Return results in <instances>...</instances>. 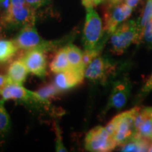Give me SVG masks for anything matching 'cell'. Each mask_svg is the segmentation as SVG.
<instances>
[{
    "label": "cell",
    "instance_id": "obj_1",
    "mask_svg": "<svg viewBox=\"0 0 152 152\" xmlns=\"http://www.w3.org/2000/svg\"><path fill=\"white\" fill-rule=\"evenodd\" d=\"M141 107L136 106L128 111L122 112L115 116L106 126L113 137L117 146L126 142L135 132V119Z\"/></svg>",
    "mask_w": 152,
    "mask_h": 152
},
{
    "label": "cell",
    "instance_id": "obj_2",
    "mask_svg": "<svg viewBox=\"0 0 152 152\" xmlns=\"http://www.w3.org/2000/svg\"><path fill=\"white\" fill-rule=\"evenodd\" d=\"M104 30L102 20L93 7L86 8V19L83 30V42L85 50L103 48L109 35L104 37Z\"/></svg>",
    "mask_w": 152,
    "mask_h": 152
},
{
    "label": "cell",
    "instance_id": "obj_3",
    "mask_svg": "<svg viewBox=\"0 0 152 152\" xmlns=\"http://www.w3.org/2000/svg\"><path fill=\"white\" fill-rule=\"evenodd\" d=\"M141 42V33L137 20H129L119 25L111 35V50L113 54L121 55L132 44Z\"/></svg>",
    "mask_w": 152,
    "mask_h": 152
},
{
    "label": "cell",
    "instance_id": "obj_4",
    "mask_svg": "<svg viewBox=\"0 0 152 152\" xmlns=\"http://www.w3.org/2000/svg\"><path fill=\"white\" fill-rule=\"evenodd\" d=\"M117 71V64L107 56H98L85 67V77L92 82L105 84Z\"/></svg>",
    "mask_w": 152,
    "mask_h": 152
},
{
    "label": "cell",
    "instance_id": "obj_5",
    "mask_svg": "<svg viewBox=\"0 0 152 152\" xmlns=\"http://www.w3.org/2000/svg\"><path fill=\"white\" fill-rule=\"evenodd\" d=\"M4 20L11 28H23L35 23L34 9L26 1L11 3L9 9L5 11Z\"/></svg>",
    "mask_w": 152,
    "mask_h": 152
},
{
    "label": "cell",
    "instance_id": "obj_6",
    "mask_svg": "<svg viewBox=\"0 0 152 152\" xmlns=\"http://www.w3.org/2000/svg\"><path fill=\"white\" fill-rule=\"evenodd\" d=\"M13 41L16 44L18 49L27 51L33 49H39L46 52L54 48V43L45 40L38 34L35 23L22 28L21 30Z\"/></svg>",
    "mask_w": 152,
    "mask_h": 152
},
{
    "label": "cell",
    "instance_id": "obj_7",
    "mask_svg": "<svg viewBox=\"0 0 152 152\" xmlns=\"http://www.w3.org/2000/svg\"><path fill=\"white\" fill-rule=\"evenodd\" d=\"M117 147L113 137L106 128L96 126L89 131L85 139V147L92 152H109Z\"/></svg>",
    "mask_w": 152,
    "mask_h": 152
},
{
    "label": "cell",
    "instance_id": "obj_8",
    "mask_svg": "<svg viewBox=\"0 0 152 152\" xmlns=\"http://www.w3.org/2000/svg\"><path fill=\"white\" fill-rule=\"evenodd\" d=\"M132 11V9L125 3L121 2L113 6L106 4L104 14V32L111 36L119 25L130 16Z\"/></svg>",
    "mask_w": 152,
    "mask_h": 152
},
{
    "label": "cell",
    "instance_id": "obj_9",
    "mask_svg": "<svg viewBox=\"0 0 152 152\" xmlns=\"http://www.w3.org/2000/svg\"><path fill=\"white\" fill-rule=\"evenodd\" d=\"M132 84L128 77H123L113 83L106 109L121 110L126 104L130 96Z\"/></svg>",
    "mask_w": 152,
    "mask_h": 152
},
{
    "label": "cell",
    "instance_id": "obj_10",
    "mask_svg": "<svg viewBox=\"0 0 152 152\" xmlns=\"http://www.w3.org/2000/svg\"><path fill=\"white\" fill-rule=\"evenodd\" d=\"M44 52L39 49H30L22 58L28 72L42 79L47 74V58Z\"/></svg>",
    "mask_w": 152,
    "mask_h": 152
},
{
    "label": "cell",
    "instance_id": "obj_11",
    "mask_svg": "<svg viewBox=\"0 0 152 152\" xmlns=\"http://www.w3.org/2000/svg\"><path fill=\"white\" fill-rule=\"evenodd\" d=\"M0 95L4 101L16 100L24 103H37L35 92L25 88L21 85L9 83L0 90Z\"/></svg>",
    "mask_w": 152,
    "mask_h": 152
},
{
    "label": "cell",
    "instance_id": "obj_12",
    "mask_svg": "<svg viewBox=\"0 0 152 152\" xmlns=\"http://www.w3.org/2000/svg\"><path fill=\"white\" fill-rule=\"evenodd\" d=\"M84 77L85 71L71 68L56 73L54 83L61 91H64L78 85L83 82Z\"/></svg>",
    "mask_w": 152,
    "mask_h": 152
},
{
    "label": "cell",
    "instance_id": "obj_13",
    "mask_svg": "<svg viewBox=\"0 0 152 152\" xmlns=\"http://www.w3.org/2000/svg\"><path fill=\"white\" fill-rule=\"evenodd\" d=\"M28 72L23 58L13 61L9 66L7 73L9 83L23 85L27 78Z\"/></svg>",
    "mask_w": 152,
    "mask_h": 152
},
{
    "label": "cell",
    "instance_id": "obj_14",
    "mask_svg": "<svg viewBox=\"0 0 152 152\" xmlns=\"http://www.w3.org/2000/svg\"><path fill=\"white\" fill-rule=\"evenodd\" d=\"M150 143H151V140L149 139L144 137L140 135L137 132H134L128 141L121 145V151H148Z\"/></svg>",
    "mask_w": 152,
    "mask_h": 152
},
{
    "label": "cell",
    "instance_id": "obj_15",
    "mask_svg": "<svg viewBox=\"0 0 152 152\" xmlns=\"http://www.w3.org/2000/svg\"><path fill=\"white\" fill-rule=\"evenodd\" d=\"M71 68L68 59L67 48L65 46L61 48L55 54L50 64V69L52 72L56 74L66 71Z\"/></svg>",
    "mask_w": 152,
    "mask_h": 152
},
{
    "label": "cell",
    "instance_id": "obj_16",
    "mask_svg": "<svg viewBox=\"0 0 152 152\" xmlns=\"http://www.w3.org/2000/svg\"><path fill=\"white\" fill-rule=\"evenodd\" d=\"M68 59L71 68L85 71V66L83 61V52L78 47L73 44L66 45Z\"/></svg>",
    "mask_w": 152,
    "mask_h": 152
},
{
    "label": "cell",
    "instance_id": "obj_17",
    "mask_svg": "<svg viewBox=\"0 0 152 152\" xmlns=\"http://www.w3.org/2000/svg\"><path fill=\"white\" fill-rule=\"evenodd\" d=\"M61 92V91L54 85V83L45 85V86L35 92L38 104H49L50 99L54 98L57 94H59Z\"/></svg>",
    "mask_w": 152,
    "mask_h": 152
},
{
    "label": "cell",
    "instance_id": "obj_18",
    "mask_svg": "<svg viewBox=\"0 0 152 152\" xmlns=\"http://www.w3.org/2000/svg\"><path fill=\"white\" fill-rule=\"evenodd\" d=\"M18 47L13 40L0 39V62L8 61L16 54Z\"/></svg>",
    "mask_w": 152,
    "mask_h": 152
},
{
    "label": "cell",
    "instance_id": "obj_19",
    "mask_svg": "<svg viewBox=\"0 0 152 152\" xmlns=\"http://www.w3.org/2000/svg\"><path fill=\"white\" fill-rule=\"evenodd\" d=\"M5 101L0 99V139H4L11 130V119L4 106Z\"/></svg>",
    "mask_w": 152,
    "mask_h": 152
},
{
    "label": "cell",
    "instance_id": "obj_20",
    "mask_svg": "<svg viewBox=\"0 0 152 152\" xmlns=\"http://www.w3.org/2000/svg\"><path fill=\"white\" fill-rule=\"evenodd\" d=\"M152 18V0H147L140 18L137 19L138 26L141 33V39L145 26Z\"/></svg>",
    "mask_w": 152,
    "mask_h": 152
},
{
    "label": "cell",
    "instance_id": "obj_21",
    "mask_svg": "<svg viewBox=\"0 0 152 152\" xmlns=\"http://www.w3.org/2000/svg\"><path fill=\"white\" fill-rule=\"evenodd\" d=\"M102 49H90V50H85L83 52V61L84 64L85 68L88 65L93 59H94L96 57L99 56V53Z\"/></svg>",
    "mask_w": 152,
    "mask_h": 152
},
{
    "label": "cell",
    "instance_id": "obj_22",
    "mask_svg": "<svg viewBox=\"0 0 152 152\" xmlns=\"http://www.w3.org/2000/svg\"><path fill=\"white\" fill-rule=\"evenodd\" d=\"M143 42L149 47H152V18L144 28L141 42Z\"/></svg>",
    "mask_w": 152,
    "mask_h": 152
},
{
    "label": "cell",
    "instance_id": "obj_23",
    "mask_svg": "<svg viewBox=\"0 0 152 152\" xmlns=\"http://www.w3.org/2000/svg\"><path fill=\"white\" fill-rule=\"evenodd\" d=\"M152 90V73L150 75V77L146 81L145 84L143 85L141 91H140V94H139V99H141L142 97L145 96L146 95L149 94V93Z\"/></svg>",
    "mask_w": 152,
    "mask_h": 152
},
{
    "label": "cell",
    "instance_id": "obj_24",
    "mask_svg": "<svg viewBox=\"0 0 152 152\" xmlns=\"http://www.w3.org/2000/svg\"><path fill=\"white\" fill-rule=\"evenodd\" d=\"M56 151H67L66 147L63 144L61 135L60 134V130L58 128V126H56Z\"/></svg>",
    "mask_w": 152,
    "mask_h": 152
},
{
    "label": "cell",
    "instance_id": "obj_25",
    "mask_svg": "<svg viewBox=\"0 0 152 152\" xmlns=\"http://www.w3.org/2000/svg\"><path fill=\"white\" fill-rule=\"evenodd\" d=\"M26 1L33 9H37L46 4L48 2V0H26Z\"/></svg>",
    "mask_w": 152,
    "mask_h": 152
},
{
    "label": "cell",
    "instance_id": "obj_26",
    "mask_svg": "<svg viewBox=\"0 0 152 152\" xmlns=\"http://www.w3.org/2000/svg\"><path fill=\"white\" fill-rule=\"evenodd\" d=\"M104 0H82L83 4L85 6V8L87 7H96L99 4L103 2Z\"/></svg>",
    "mask_w": 152,
    "mask_h": 152
},
{
    "label": "cell",
    "instance_id": "obj_27",
    "mask_svg": "<svg viewBox=\"0 0 152 152\" xmlns=\"http://www.w3.org/2000/svg\"><path fill=\"white\" fill-rule=\"evenodd\" d=\"M9 84V80L7 75H1L0 74V90L4 88L6 85Z\"/></svg>",
    "mask_w": 152,
    "mask_h": 152
},
{
    "label": "cell",
    "instance_id": "obj_28",
    "mask_svg": "<svg viewBox=\"0 0 152 152\" xmlns=\"http://www.w3.org/2000/svg\"><path fill=\"white\" fill-rule=\"evenodd\" d=\"M140 0H125V4L127 5H128L130 8H132V9L137 6V4L140 2Z\"/></svg>",
    "mask_w": 152,
    "mask_h": 152
},
{
    "label": "cell",
    "instance_id": "obj_29",
    "mask_svg": "<svg viewBox=\"0 0 152 152\" xmlns=\"http://www.w3.org/2000/svg\"><path fill=\"white\" fill-rule=\"evenodd\" d=\"M123 0H106V4L109 6H113L116 5L118 4H120L123 2Z\"/></svg>",
    "mask_w": 152,
    "mask_h": 152
},
{
    "label": "cell",
    "instance_id": "obj_30",
    "mask_svg": "<svg viewBox=\"0 0 152 152\" xmlns=\"http://www.w3.org/2000/svg\"><path fill=\"white\" fill-rule=\"evenodd\" d=\"M148 151H151L152 152V140H151V143H150L149 149H148Z\"/></svg>",
    "mask_w": 152,
    "mask_h": 152
}]
</instances>
